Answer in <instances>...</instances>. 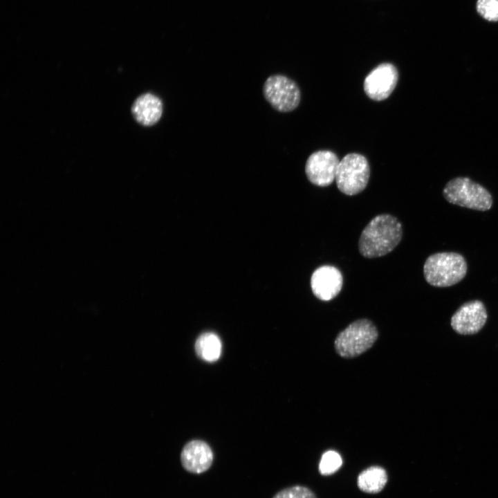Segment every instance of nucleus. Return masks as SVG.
<instances>
[{"label": "nucleus", "mask_w": 498, "mask_h": 498, "mask_svg": "<svg viewBox=\"0 0 498 498\" xmlns=\"http://www.w3.org/2000/svg\"><path fill=\"white\" fill-rule=\"evenodd\" d=\"M343 285L341 272L335 266L324 265L315 269L311 277L313 295L320 300L329 301L340 292Z\"/></svg>", "instance_id": "9d476101"}, {"label": "nucleus", "mask_w": 498, "mask_h": 498, "mask_svg": "<svg viewBox=\"0 0 498 498\" xmlns=\"http://www.w3.org/2000/svg\"><path fill=\"white\" fill-rule=\"evenodd\" d=\"M398 80V72L396 66L391 63H382L366 76L364 91L373 100H384L393 92Z\"/></svg>", "instance_id": "6e6552de"}, {"label": "nucleus", "mask_w": 498, "mask_h": 498, "mask_svg": "<svg viewBox=\"0 0 498 498\" xmlns=\"http://www.w3.org/2000/svg\"><path fill=\"white\" fill-rule=\"evenodd\" d=\"M197 355L208 362L219 359L221 352V343L219 337L212 333H205L199 337L195 344Z\"/></svg>", "instance_id": "4468645a"}, {"label": "nucleus", "mask_w": 498, "mask_h": 498, "mask_svg": "<svg viewBox=\"0 0 498 498\" xmlns=\"http://www.w3.org/2000/svg\"><path fill=\"white\" fill-rule=\"evenodd\" d=\"M213 452L209 445L201 440H193L183 447L181 453L183 468L188 472L201 474L207 471L213 462Z\"/></svg>", "instance_id": "9b49d317"}, {"label": "nucleus", "mask_w": 498, "mask_h": 498, "mask_svg": "<svg viewBox=\"0 0 498 498\" xmlns=\"http://www.w3.org/2000/svg\"><path fill=\"white\" fill-rule=\"evenodd\" d=\"M342 464V460L340 455L333 450H329L322 456L319 464V471L322 475H329L335 472Z\"/></svg>", "instance_id": "2eb2a0df"}, {"label": "nucleus", "mask_w": 498, "mask_h": 498, "mask_svg": "<svg viewBox=\"0 0 498 498\" xmlns=\"http://www.w3.org/2000/svg\"><path fill=\"white\" fill-rule=\"evenodd\" d=\"M487 320L484 304L479 300L461 305L451 318L452 329L459 334L471 335L480 331Z\"/></svg>", "instance_id": "1a4fd4ad"}, {"label": "nucleus", "mask_w": 498, "mask_h": 498, "mask_svg": "<svg viewBox=\"0 0 498 498\" xmlns=\"http://www.w3.org/2000/svg\"><path fill=\"white\" fill-rule=\"evenodd\" d=\"M370 177V167L362 154L351 153L340 160L335 182L338 190L349 196L356 195L367 187Z\"/></svg>", "instance_id": "39448f33"}, {"label": "nucleus", "mask_w": 498, "mask_h": 498, "mask_svg": "<svg viewBox=\"0 0 498 498\" xmlns=\"http://www.w3.org/2000/svg\"><path fill=\"white\" fill-rule=\"evenodd\" d=\"M447 201L461 207L486 211L492 205L490 193L468 177H456L447 183L443 190Z\"/></svg>", "instance_id": "7ed1b4c3"}, {"label": "nucleus", "mask_w": 498, "mask_h": 498, "mask_svg": "<svg viewBox=\"0 0 498 498\" xmlns=\"http://www.w3.org/2000/svg\"><path fill=\"white\" fill-rule=\"evenodd\" d=\"M339 163L338 157L331 151H315L308 156L306 163L307 178L317 186H329L335 180Z\"/></svg>", "instance_id": "0eeeda50"}, {"label": "nucleus", "mask_w": 498, "mask_h": 498, "mask_svg": "<svg viewBox=\"0 0 498 498\" xmlns=\"http://www.w3.org/2000/svg\"><path fill=\"white\" fill-rule=\"evenodd\" d=\"M387 480L388 477L385 470L380 466L373 465L359 474L357 484L362 492L376 494L384 488Z\"/></svg>", "instance_id": "ddd939ff"}, {"label": "nucleus", "mask_w": 498, "mask_h": 498, "mask_svg": "<svg viewBox=\"0 0 498 498\" xmlns=\"http://www.w3.org/2000/svg\"><path fill=\"white\" fill-rule=\"evenodd\" d=\"M273 498H317L309 488L302 486H293L277 492Z\"/></svg>", "instance_id": "f3484780"}, {"label": "nucleus", "mask_w": 498, "mask_h": 498, "mask_svg": "<svg viewBox=\"0 0 498 498\" xmlns=\"http://www.w3.org/2000/svg\"><path fill=\"white\" fill-rule=\"evenodd\" d=\"M403 237L401 223L395 216L382 214L374 217L363 229L358 241L360 254L376 258L391 252Z\"/></svg>", "instance_id": "f257e3e1"}, {"label": "nucleus", "mask_w": 498, "mask_h": 498, "mask_svg": "<svg viewBox=\"0 0 498 498\" xmlns=\"http://www.w3.org/2000/svg\"><path fill=\"white\" fill-rule=\"evenodd\" d=\"M262 93L270 105L282 113L295 110L301 98L300 90L295 82L281 74L269 76L264 83Z\"/></svg>", "instance_id": "423d86ee"}, {"label": "nucleus", "mask_w": 498, "mask_h": 498, "mask_svg": "<svg viewBox=\"0 0 498 498\" xmlns=\"http://www.w3.org/2000/svg\"><path fill=\"white\" fill-rule=\"evenodd\" d=\"M464 257L456 252H438L429 256L423 266L426 282L436 287L453 286L462 280L467 273Z\"/></svg>", "instance_id": "f03ea898"}, {"label": "nucleus", "mask_w": 498, "mask_h": 498, "mask_svg": "<svg viewBox=\"0 0 498 498\" xmlns=\"http://www.w3.org/2000/svg\"><path fill=\"white\" fill-rule=\"evenodd\" d=\"M378 336V330L369 320H358L342 331L335 340V349L339 356L352 358L370 349Z\"/></svg>", "instance_id": "20e7f679"}, {"label": "nucleus", "mask_w": 498, "mask_h": 498, "mask_svg": "<svg viewBox=\"0 0 498 498\" xmlns=\"http://www.w3.org/2000/svg\"><path fill=\"white\" fill-rule=\"evenodd\" d=\"M477 10L485 19L498 21V0H477Z\"/></svg>", "instance_id": "dca6fc26"}, {"label": "nucleus", "mask_w": 498, "mask_h": 498, "mask_svg": "<svg viewBox=\"0 0 498 498\" xmlns=\"http://www.w3.org/2000/svg\"><path fill=\"white\" fill-rule=\"evenodd\" d=\"M163 112V101L151 93L140 95L131 107V113L136 121L145 127L156 124L160 120Z\"/></svg>", "instance_id": "f8f14e48"}]
</instances>
